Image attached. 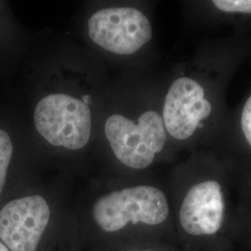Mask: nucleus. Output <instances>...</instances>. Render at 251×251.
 <instances>
[{
    "mask_svg": "<svg viewBox=\"0 0 251 251\" xmlns=\"http://www.w3.org/2000/svg\"><path fill=\"white\" fill-rule=\"evenodd\" d=\"M78 228L82 251L172 244L171 239L177 236L168 197L162 189L150 184L100 196Z\"/></svg>",
    "mask_w": 251,
    "mask_h": 251,
    "instance_id": "f257e3e1",
    "label": "nucleus"
},
{
    "mask_svg": "<svg viewBox=\"0 0 251 251\" xmlns=\"http://www.w3.org/2000/svg\"><path fill=\"white\" fill-rule=\"evenodd\" d=\"M0 241L9 251H82L77 221L60 219L41 195L13 199L0 209Z\"/></svg>",
    "mask_w": 251,
    "mask_h": 251,
    "instance_id": "f03ea898",
    "label": "nucleus"
},
{
    "mask_svg": "<svg viewBox=\"0 0 251 251\" xmlns=\"http://www.w3.org/2000/svg\"><path fill=\"white\" fill-rule=\"evenodd\" d=\"M174 223L177 237L188 244L221 237L229 225L228 194L222 177L199 175L185 190Z\"/></svg>",
    "mask_w": 251,
    "mask_h": 251,
    "instance_id": "7ed1b4c3",
    "label": "nucleus"
},
{
    "mask_svg": "<svg viewBox=\"0 0 251 251\" xmlns=\"http://www.w3.org/2000/svg\"><path fill=\"white\" fill-rule=\"evenodd\" d=\"M203 74L182 75L167 92L162 118L167 133L178 141H188L206 129L214 120L217 96L214 86Z\"/></svg>",
    "mask_w": 251,
    "mask_h": 251,
    "instance_id": "20e7f679",
    "label": "nucleus"
},
{
    "mask_svg": "<svg viewBox=\"0 0 251 251\" xmlns=\"http://www.w3.org/2000/svg\"><path fill=\"white\" fill-rule=\"evenodd\" d=\"M104 129L117 160L136 171L149 168L168 139L162 116L153 110L145 111L136 121L113 115L108 117Z\"/></svg>",
    "mask_w": 251,
    "mask_h": 251,
    "instance_id": "39448f33",
    "label": "nucleus"
},
{
    "mask_svg": "<svg viewBox=\"0 0 251 251\" xmlns=\"http://www.w3.org/2000/svg\"><path fill=\"white\" fill-rule=\"evenodd\" d=\"M34 121L38 133L54 146L79 150L90 141V107L70 95L57 93L40 100L35 109Z\"/></svg>",
    "mask_w": 251,
    "mask_h": 251,
    "instance_id": "423d86ee",
    "label": "nucleus"
},
{
    "mask_svg": "<svg viewBox=\"0 0 251 251\" xmlns=\"http://www.w3.org/2000/svg\"><path fill=\"white\" fill-rule=\"evenodd\" d=\"M90 39L113 53L130 55L152 36L149 19L134 8H110L95 12L88 23Z\"/></svg>",
    "mask_w": 251,
    "mask_h": 251,
    "instance_id": "0eeeda50",
    "label": "nucleus"
},
{
    "mask_svg": "<svg viewBox=\"0 0 251 251\" xmlns=\"http://www.w3.org/2000/svg\"><path fill=\"white\" fill-rule=\"evenodd\" d=\"M12 152L13 148L9 134L5 130L0 129V196L5 186Z\"/></svg>",
    "mask_w": 251,
    "mask_h": 251,
    "instance_id": "6e6552de",
    "label": "nucleus"
},
{
    "mask_svg": "<svg viewBox=\"0 0 251 251\" xmlns=\"http://www.w3.org/2000/svg\"><path fill=\"white\" fill-rule=\"evenodd\" d=\"M211 3L222 13L251 15V0H214Z\"/></svg>",
    "mask_w": 251,
    "mask_h": 251,
    "instance_id": "1a4fd4ad",
    "label": "nucleus"
},
{
    "mask_svg": "<svg viewBox=\"0 0 251 251\" xmlns=\"http://www.w3.org/2000/svg\"><path fill=\"white\" fill-rule=\"evenodd\" d=\"M238 126L244 144L251 152V94L243 104Z\"/></svg>",
    "mask_w": 251,
    "mask_h": 251,
    "instance_id": "9d476101",
    "label": "nucleus"
},
{
    "mask_svg": "<svg viewBox=\"0 0 251 251\" xmlns=\"http://www.w3.org/2000/svg\"><path fill=\"white\" fill-rule=\"evenodd\" d=\"M179 251L174 245L172 244H160V245H151V246H144V247H136L125 250H117V251Z\"/></svg>",
    "mask_w": 251,
    "mask_h": 251,
    "instance_id": "9b49d317",
    "label": "nucleus"
},
{
    "mask_svg": "<svg viewBox=\"0 0 251 251\" xmlns=\"http://www.w3.org/2000/svg\"><path fill=\"white\" fill-rule=\"evenodd\" d=\"M82 101H83L85 104H87V105L89 106V104L91 103V98H90V95L83 96V98H82Z\"/></svg>",
    "mask_w": 251,
    "mask_h": 251,
    "instance_id": "f8f14e48",
    "label": "nucleus"
},
{
    "mask_svg": "<svg viewBox=\"0 0 251 251\" xmlns=\"http://www.w3.org/2000/svg\"><path fill=\"white\" fill-rule=\"evenodd\" d=\"M0 251H9V249L1 241H0Z\"/></svg>",
    "mask_w": 251,
    "mask_h": 251,
    "instance_id": "ddd939ff",
    "label": "nucleus"
}]
</instances>
